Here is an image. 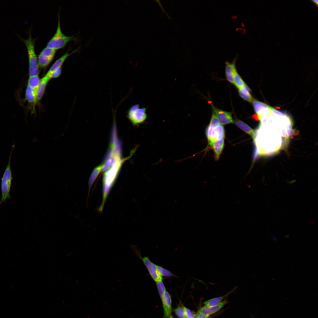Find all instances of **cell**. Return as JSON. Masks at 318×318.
I'll list each match as a JSON object with an SVG mask.
<instances>
[{
	"label": "cell",
	"instance_id": "obj_1",
	"mask_svg": "<svg viewBox=\"0 0 318 318\" xmlns=\"http://www.w3.org/2000/svg\"><path fill=\"white\" fill-rule=\"evenodd\" d=\"M124 160L111 163V167L105 171L103 175V196L102 204L99 210L101 211L110 190L117 176L118 173Z\"/></svg>",
	"mask_w": 318,
	"mask_h": 318
},
{
	"label": "cell",
	"instance_id": "obj_2",
	"mask_svg": "<svg viewBox=\"0 0 318 318\" xmlns=\"http://www.w3.org/2000/svg\"><path fill=\"white\" fill-rule=\"evenodd\" d=\"M16 34L24 42L26 47L29 59V77L38 75L39 66L34 49L36 39H33L32 37L31 29H30L29 32V37L26 39H24Z\"/></svg>",
	"mask_w": 318,
	"mask_h": 318
},
{
	"label": "cell",
	"instance_id": "obj_3",
	"mask_svg": "<svg viewBox=\"0 0 318 318\" xmlns=\"http://www.w3.org/2000/svg\"><path fill=\"white\" fill-rule=\"evenodd\" d=\"M14 147L13 145L11 150L7 165L1 178V189L2 197L0 205L3 202H6L7 199H11L10 193L11 190L12 177L10 166L11 155Z\"/></svg>",
	"mask_w": 318,
	"mask_h": 318
},
{
	"label": "cell",
	"instance_id": "obj_4",
	"mask_svg": "<svg viewBox=\"0 0 318 318\" xmlns=\"http://www.w3.org/2000/svg\"><path fill=\"white\" fill-rule=\"evenodd\" d=\"M77 40L74 36H67L62 32L60 27L59 14L56 31L53 37L48 42L47 47L57 50L63 48L70 41Z\"/></svg>",
	"mask_w": 318,
	"mask_h": 318
},
{
	"label": "cell",
	"instance_id": "obj_5",
	"mask_svg": "<svg viewBox=\"0 0 318 318\" xmlns=\"http://www.w3.org/2000/svg\"><path fill=\"white\" fill-rule=\"evenodd\" d=\"M127 117L132 123L137 125L144 122L147 117L146 108H140L139 104L131 106L127 112Z\"/></svg>",
	"mask_w": 318,
	"mask_h": 318
},
{
	"label": "cell",
	"instance_id": "obj_6",
	"mask_svg": "<svg viewBox=\"0 0 318 318\" xmlns=\"http://www.w3.org/2000/svg\"><path fill=\"white\" fill-rule=\"evenodd\" d=\"M205 133L211 146L215 142L223 139L225 137L224 129L221 124L215 127L208 125L206 128Z\"/></svg>",
	"mask_w": 318,
	"mask_h": 318
},
{
	"label": "cell",
	"instance_id": "obj_7",
	"mask_svg": "<svg viewBox=\"0 0 318 318\" xmlns=\"http://www.w3.org/2000/svg\"><path fill=\"white\" fill-rule=\"evenodd\" d=\"M57 50L46 47L41 52L38 58L39 67H46L53 59Z\"/></svg>",
	"mask_w": 318,
	"mask_h": 318
},
{
	"label": "cell",
	"instance_id": "obj_8",
	"mask_svg": "<svg viewBox=\"0 0 318 318\" xmlns=\"http://www.w3.org/2000/svg\"><path fill=\"white\" fill-rule=\"evenodd\" d=\"M140 257L153 279L156 282L162 281V277L158 271L157 266L151 262L148 257Z\"/></svg>",
	"mask_w": 318,
	"mask_h": 318
},
{
	"label": "cell",
	"instance_id": "obj_9",
	"mask_svg": "<svg viewBox=\"0 0 318 318\" xmlns=\"http://www.w3.org/2000/svg\"><path fill=\"white\" fill-rule=\"evenodd\" d=\"M212 106L213 112L215 113L219 122L222 125L234 123L231 112L223 111L216 108L213 105Z\"/></svg>",
	"mask_w": 318,
	"mask_h": 318
},
{
	"label": "cell",
	"instance_id": "obj_10",
	"mask_svg": "<svg viewBox=\"0 0 318 318\" xmlns=\"http://www.w3.org/2000/svg\"><path fill=\"white\" fill-rule=\"evenodd\" d=\"M77 50L76 49L70 53H69L68 50L65 53L55 61L45 76L51 79L50 76L57 69L61 67L63 63L68 56L77 51Z\"/></svg>",
	"mask_w": 318,
	"mask_h": 318
},
{
	"label": "cell",
	"instance_id": "obj_11",
	"mask_svg": "<svg viewBox=\"0 0 318 318\" xmlns=\"http://www.w3.org/2000/svg\"><path fill=\"white\" fill-rule=\"evenodd\" d=\"M253 104L258 119L260 117L267 114L270 112L271 106L263 102L257 101H253Z\"/></svg>",
	"mask_w": 318,
	"mask_h": 318
},
{
	"label": "cell",
	"instance_id": "obj_12",
	"mask_svg": "<svg viewBox=\"0 0 318 318\" xmlns=\"http://www.w3.org/2000/svg\"><path fill=\"white\" fill-rule=\"evenodd\" d=\"M162 301L165 318H169L171 315V297L166 291L161 298Z\"/></svg>",
	"mask_w": 318,
	"mask_h": 318
},
{
	"label": "cell",
	"instance_id": "obj_13",
	"mask_svg": "<svg viewBox=\"0 0 318 318\" xmlns=\"http://www.w3.org/2000/svg\"><path fill=\"white\" fill-rule=\"evenodd\" d=\"M236 59V57L232 62L227 61L225 63V73L226 78L230 82L233 84V75L235 73L237 72L235 65Z\"/></svg>",
	"mask_w": 318,
	"mask_h": 318
},
{
	"label": "cell",
	"instance_id": "obj_14",
	"mask_svg": "<svg viewBox=\"0 0 318 318\" xmlns=\"http://www.w3.org/2000/svg\"><path fill=\"white\" fill-rule=\"evenodd\" d=\"M227 302L226 300H225L214 306L211 307L205 306L201 307L198 312L208 317L210 315L218 312Z\"/></svg>",
	"mask_w": 318,
	"mask_h": 318
},
{
	"label": "cell",
	"instance_id": "obj_15",
	"mask_svg": "<svg viewBox=\"0 0 318 318\" xmlns=\"http://www.w3.org/2000/svg\"><path fill=\"white\" fill-rule=\"evenodd\" d=\"M224 143V139H222L215 142L211 146L213 150L216 160H218L219 158L223 149Z\"/></svg>",
	"mask_w": 318,
	"mask_h": 318
},
{
	"label": "cell",
	"instance_id": "obj_16",
	"mask_svg": "<svg viewBox=\"0 0 318 318\" xmlns=\"http://www.w3.org/2000/svg\"><path fill=\"white\" fill-rule=\"evenodd\" d=\"M50 80L45 76L41 79L37 92V101H39L41 99L44 93L47 85Z\"/></svg>",
	"mask_w": 318,
	"mask_h": 318
},
{
	"label": "cell",
	"instance_id": "obj_17",
	"mask_svg": "<svg viewBox=\"0 0 318 318\" xmlns=\"http://www.w3.org/2000/svg\"><path fill=\"white\" fill-rule=\"evenodd\" d=\"M25 98L29 103L35 105L38 102L37 95L32 89L27 86L25 91Z\"/></svg>",
	"mask_w": 318,
	"mask_h": 318
},
{
	"label": "cell",
	"instance_id": "obj_18",
	"mask_svg": "<svg viewBox=\"0 0 318 318\" xmlns=\"http://www.w3.org/2000/svg\"><path fill=\"white\" fill-rule=\"evenodd\" d=\"M238 89L239 95L241 98L249 102L253 101V98L250 94V90L246 84L243 87Z\"/></svg>",
	"mask_w": 318,
	"mask_h": 318
},
{
	"label": "cell",
	"instance_id": "obj_19",
	"mask_svg": "<svg viewBox=\"0 0 318 318\" xmlns=\"http://www.w3.org/2000/svg\"><path fill=\"white\" fill-rule=\"evenodd\" d=\"M103 165L104 164H102L96 167L93 170L90 177L88 183L89 187L88 196H89L92 186L97 177L101 171Z\"/></svg>",
	"mask_w": 318,
	"mask_h": 318
},
{
	"label": "cell",
	"instance_id": "obj_20",
	"mask_svg": "<svg viewBox=\"0 0 318 318\" xmlns=\"http://www.w3.org/2000/svg\"><path fill=\"white\" fill-rule=\"evenodd\" d=\"M40 80L38 75L29 77L28 80L27 85L33 89L36 95Z\"/></svg>",
	"mask_w": 318,
	"mask_h": 318
},
{
	"label": "cell",
	"instance_id": "obj_21",
	"mask_svg": "<svg viewBox=\"0 0 318 318\" xmlns=\"http://www.w3.org/2000/svg\"><path fill=\"white\" fill-rule=\"evenodd\" d=\"M235 124L240 129L252 137L254 130L243 122L239 120H236L234 122Z\"/></svg>",
	"mask_w": 318,
	"mask_h": 318
},
{
	"label": "cell",
	"instance_id": "obj_22",
	"mask_svg": "<svg viewBox=\"0 0 318 318\" xmlns=\"http://www.w3.org/2000/svg\"><path fill=\"white\" fill-rule=\"evenodd\" d=\"M233 290L234 289L224 296L209 299L205 302L204 304L207 307H211L217 305L226 296L228 295L229 294L231 293V292L233 291Z\"/></svg>",
	"mask_w": 318,
	"mask_h": 318
},
{
	"label": "cell",
	"instance_id": "obj_23",
	"mask_svg": "<svg viewBox=\"0 0 318 318\" xmlns=\"http://www.w3.org/2000/svg\"><path fill=\"white\" fill-rule=\"evenodd\" d=\"M233 77L234 84L238 89L243 87L246 84L237 72L235 73Z\"/></svg>",
	"mask_w": 318,
	"mask_h": 318
},
{
	"label": "cell",
	"instance_id": "obj_24",
	"mask_svg": "<svg viewBox=\"0 0 318 318\" xmlns=\"http://www.w3.org/2000/svg\"><path fill=\"white\" fill-rule=\"evenodd\" d=\"M158 271L160 275L162 276H174L170 271L168 270L163 268L161 266H157Z\"/></svg>",
	"mask_w": 318,
	"mask_h": 318
},
{
	"label": "cell",
	"instance_id": "obj_25",
	"mask_svg": "<svg viewBox=\"0 0 318 318\" xmlns=\"http://www.w3.org/2000/svg\"><path fill=\"white\" fill-rule=\"evenodd\" d=\"M221 124L219 120L215 113L213 112L211 119L209 125L215 127L220 125Z\"/></svg>",
	"mask_w": 318,
	"mask_h": 318
},
{
	"label": "cell",
	"instance_id": "obj_26",
	"mask_svg": "<svg viewBox=\"0 0 318 318\" xmlns=\"http://www.w3.org/2000/svg\"><path fill=\"white\" fill-rule=\"evenodd\" d=\"M156 284L160 297L161 298L163 294L166 291L165 288L162 281L156 282Z\"/></svg>",
	"mask_w": 318,
	"mask_h": 318
},
{
	"label": "cell",
	"instance_id": "obj_27",
	"mask_svg": "<svg viewBox=\"0 0 318 318\" xmlns=\"http://www.w3.org/2000/svg\"><path fill=\"white\" fill-rule=\"evenodd\" d=\"M175 312L179 318H186L183 307H178L175 310Z\"/></svg>",
	"mask_w": 318,
	"mask_h": 318
},
{
	"label": "cell",
	"instance_id": "obj_28",
	"mask_svg": "<svg viewBox=\"0 0 318 318\" xmlns=\"http://www.w3.org/2000/svg\"><path fill=\"white\" fill-rule=\"evenodd\" d=\"M186 318H194V315L190 309L183 306Z\"/></svg>",
	"mask_w": 318,
	"mask_h": 318
},
{
	"label": "cell",
	"instance_id": "obj_29",
	"mask_svg": "<svg viewBox=\"0 0 318 318\" xmlns=\"http://www.w3.org/2000/svg\"><path fill=\"white\" fill-rule=\"evenodd\" d=\"M62 67H60L54 72L50 76L51 79L58 77L61 74Z\"/></svg>",
	"mask_w": 318,
	"mask_h": 318
},
{
	"label": "cell",
	"instance_id": "obj_30",
	"mask_svg": "<svg viewBox=\"0 0 318 318\" xmlns=\"http://www.w3.org/2000/svg\"><path fill=\"white\" fill-rule=\"evenodd\" d=\"M260 154L257 148L255 147L253 155V160L254 162L259 157Z\"/></svg>",
	"mask_w": 318,
	"mask_h": 318
},
{
	"label": "cell",
	"instance_id": "obj_31",
	"mask_svg": "<svg viewBox=\"0 0 318 318\" xmlns=\"http://www.w3.org/2000/svg\"><path fill=\"white\" fill-rule=\"evenodd\" d=\"M112 161V160L110 158L109 159L107 160L106 163L104 164L101 170L102 171L106 170L109 167L110 164H111Z\"/></svg>",
	"mask_w": 318,
	"mask_h": 318
},
{
	"label": "cell",
	"instance_id": "obj_32",
	"mask_svg": "<svg viewBox=\"0 0 318 318\" xmlns=\"http://www.w3.org/2000/svg\"><path fill=\"white\" fill-rule=\"evenodd\" d=\"M196 317L197 318H208V317L199 312L197 314Z\"/></svg>",
	"mask_w": 318,
	"mask_h": 318
},
{
	"label": "cell",
	"instance_id": "obj_33",
	"mask_svg": "<svg viewBox=\"0 0 318 318\" xmlns=\"http://www.w3.org/2000/svg\"><path fill=\"white\" fill-rule=\"evenodd\" d=\"M310 1L314 4L317 8L318 6V0H310Z\"/></svg>",
	"mask_w": 318,
	"mask_h": 318
},
{
	"label": "cell",
	"instance_id": "obj_34",
	"mask_svg": "<svg viewBox=\"0 0 318 318\" xmlns=\"http://www.w3.org/2000/svg\"><path fill=\"white\" fill-rule=\"evenodd\" d=\"M295 182V180H293V181H290V182H289V183H294V182Z\"/></svg>",
	"mask_w": 318,
	"mask_h": 318
},
{
	"label": "cell",
	"instance_id": "obj_35",
	"mask_svg": "<svg viewBox=\"0 0 318 318\" xmlns=\"http://www.w3.org/2000/svg\"><path fill=\"white\" fill-rule=\"evenodd\" d=\"M169 318H172V317H169Z\"/></svg>",
	"mask_w": 318,
	"mask_h": 318
}]
</instances>
